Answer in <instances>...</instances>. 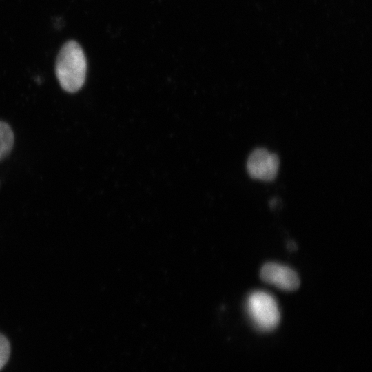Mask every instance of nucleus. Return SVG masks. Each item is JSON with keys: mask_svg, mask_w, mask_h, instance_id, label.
<instances>
[{"mask_svg": "<svg viewBox=\"0 0 372 372\" xmlns=\"http://www.w3.org/2000/svg\"><path fill=\"white\" fill-rule=\"evenodd\" d=\"M87 61L82 48L75 41H69L61 48L56 61L55 72L61 87L74 93L83 85Z\"/></svg>", "mask_w": 372, "mask_h": 372, "instance_id": "f257e3e1", "label": "nucleus"}, {"mask_svg": "<svg viewBox=\"0 0 372 372\" xmlns=\"http://www.w3.org/2000/svg\"><path fill=\"white\" fill-rule=\"evenodd\" d=\"M247 313L257 328L262 331L274 329L280 320V312L276 299L269 293L256 291L247 300Z\"/></svg>", "mask_w": 372, "mask_h": 372, "instance_id": "f03ea898", "label": "nucleus"}, {"mask_svg": "<svg viewBox=\"0 0 372 372\" xmlns=\"http://www.w3.org/2000/svg\"><path fill=\"white\" fill-rule=\"evenodd\" d=\"M279 158L276 154L269 153L266 149L254 150L248 158L247 169L251 178L271 181L277 175Z\"/></svg>", "mask_w": 372, "mask_h": 372, "instance_id": "7ed1b4c3", "label": "nucleus"}, {"mask_svg": "<svg viewBox=\"0 0 372 372\" xmlns=\"http://www.w3.org/2000/svg\"><path fill=\"white\" fill-rule=\"evenodd\" d=\"M261 279L285 291H294L300 285L298 274L290 267L276 262L265 264L260 273Z\"/></svg>", "mask_w": 372, "mask_h": 372, "instance_id": "20e7f679", "label": "nucleus"}, {"mask_svg": "<svg viewBox=\"0 0 372 372\" xmlns=\"http://www.w3.org/2000/svg\"><path fill=\"white\" fill-rule=\"evenodd\" d=\"M14 134L6 122L0 121V161L11 152L14 145Z\"/></svg>", "mask_w": 372, "mask_h": 372, "instance_id": "39448f33", "label": "nucleus"}, {"mask_svg": "<svg viewBox=\"0 0 372 372\" xmlns=\"http://www.w3.org/2000/svg\"><path fill=\"white\" fill-rule=\"evenodd\" d=\"M10 346L8 339L0 333V370L8 360Z\"/></svg>", "mask_w": 372, "mask_h": 372, "instance_id": "423d86ee", "label": "nucleus"}, {"mask_svg": "<svg viewBox=\"0 0 372 372\" xmlns=\"http://www.w3.org/2000/svg\"><path fill=\"white\" fill-rule=\"evenodd\" d=\"M295 245L293 244L292 242H289V249L291 250V249H293L294 250L295 249Z\"/></svg>", "mask_w": 372, "mask_h": 372, "instance_id": "0eeeda50", "label": "nucleus"}]
</instances>
